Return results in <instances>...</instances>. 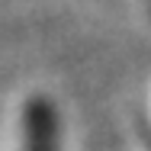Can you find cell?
I'll list each match as a JSON object with an SVG mask.
<instances>
[{
    "label": "cell",
    "mask_w": 151,
    "mask_h": 151,
    "mask_svg": "<svg viewBox=\"0 0 151 151\" xmlns=\"http://www.w3.org/2000/svg\"><path fill=\"white\" fill-rule=\"evenodd\" d=\"M19 151H61V119L48 96H29L26 100Z\"/></svg>",
    "instance_id": "1"
}]
</instances>
